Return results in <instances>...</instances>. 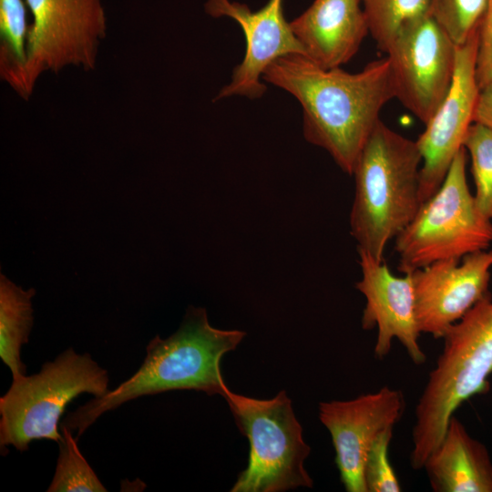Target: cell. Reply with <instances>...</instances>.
<instances>
[{
	"label": "cell",
	"instance_id": "1",
	"mask_svg": "<svg viewBox=\"0 0 492 492\" xmlns=\"http://www.w3.org/2000/svg\"><path fill=\"white\" fill-rule=\"evenodd\" d=\"M262 79L298 100L305 139L326 150L349 175L381 120L382 108L395 98L387 56L349 73L323 68L303 54H290L269 66Z\"/></svg>",
	"mask_w": 492,
	"mask_h": 492
},
{
	"label": "cell",
	"instance_id": "2",
	"mask_svg": "<svg viewBox=\"0 0 492 492\" xmlns=\"http://www.w3.org/2000/svg\"><path fill=\"white\" fill-rule=\"evenodd\" d=\"M245 335L241 330L211 326L204 308L189 306L176 333L166 339L156 335L149 343L147 355L131 377L69 413L60 426L75 431L79 438L102 414L140 396L171 390L222 395L227 385L220 360L235 350Z\"/></svg>",
	"mask_w": 492,
	"mask_h": 492
},
{
	"label": "cell",
	"instance_id": "3",
	"mask_svg": "<svg viewBox=\"0 0 492 492\" xmlns=\"http://www.w3.org/2000/svg\"><path fill=\"white\" fill-rule=\"evenodd\" d=\"M421 167L416 141L380 120L352 173L354 197L350 227L357 249L384 261L388 242L407 226L422 204Z\"/></svg>",
	"mask_w": 492,
	"mask_h": 492
},
{
	"label": "cell",
	"instance_id": "4",
	"mask_svg": "<svg viewBox=\"0 0 492 492\" xmlns=\"http://www.w3.org/2000/svg\"><path fill=\"white\" fill-rule=\"evenodd\" d=\"M444 347L415 406L410 463L421 469L443 440L456 409L488 391L492 374V298L479 301L445 333Z\"/></svg>",
	"mask_w": 492,
	"mask_h": 492
},
{
	"label": "cell",
	"instance_id": "5",
	"mask_svg": "<svg viewBox=\"0 0 492 492\" xmlns=\"http://www.w3.org/2000/svg\"><path fill=\"white\" fill-rule=\"evenodd\" d=\"M108 391L107 370L89 354L67 349L38 373L13 380L1 396V451L7 446L26 451L33 440L59 444L58 426L67 405L84 393L99 397Z\"/></svg>",
	"mask_w": 492,
	"mask_h": 492
},
{
	"label": "cell",
	"instance_id": "6",
	"mask_svg": "<svg viewBox=\"0 0 492 492\" xmlns=\"http://www.w3.org/2000/svg\"><path fill=\"white\" fill-rule=\"evenodd\" d=\"M466 150L455 156L439 189L395 237L397 269L412 273L436 261L487 250L492 221L479 210L466 179Z\"/></svg>",
	"mask_w": 492,
	"mask_h": 492
},
{
	"label": "cell",
	"instance_id": "7",
	"mask_svg": "<svg viewBox=\"0 0 492 492\" xmlns=\"http://www.w3.org/2000/svg\"><path fill=\"white\" fill-rule=\"evenodd\" d=\"M235 423L250 443L247 467L231 488V492H282L313 487L304 468L311 447L285 391L271 399H256L225 387L221 395Z\"/></svg>",
	"mask_w": 492,
	"mask_h": 492
},
{
	"label": "cell",
	"instance_id": "8",
	"mask_svg": "<svg viewBox=\"0 0 492 492\" xmlns=\"http://www.w3.org/2000/svg\"><path fill=\"white\" fill-rule=\"evenodd\" d=\"M33 22L26 42V78L32 95L45 72L96 68L108 32L102 0H26Z\"/></svg>",
	"mask_w": 492,
	"mask_h": 492
},
{
	"label": "cell",
	"instance_id": "9",
	"mask_svg": "<svg viewBox=\"0 0 492 492\" xmlns=\"http://www.w3.org/2000/svg\"><path fill=\"white\" fill-rule=\"evenodd\" d=\"M385 54L395 98L425 125L452 85L456 45L428 15L405 26Z\"/></svg>",
	"mask_w": 492,
	"mask_h": 492
},
{
	"label": "cell",
	"instance_id": "10",
	"mask_svg": "<svg viewBox=\"0 0 492 492\" xmlns=\"http://www.w3.org/2000/svg\"><path fill=\"white\" fill-rule=\"evenodd\" d=\"M477 46L478 32L456 46L452 85L415 140L422 156V203L441 186L455 156L464 147L466 132L473 123L480 91L476 74Z\"/></svg>",
	"mask_w": 492,
	"mask_h": 492
},
{
	"label": "cell",
	"instance_id": "11",
	"mask_svg": "<svg viewBox=\"0 0 492 492\" xmlns=\"http://www.w3.org/2000/svg\"><path fill=\"white\" fill-rule=\"evenodd\" d=\"M405 403L400 390L383 386L348 401L319 404V419L332 436L340 479L348 492H367L366 456L374 439L394 429Z\"/></svg>",
	"mask_w": 492,
	"mask_h": 492
},
{
	"label": "cell",
	"instance_id": "12",
	"mask_svg": "<svg viewBox=\"0 0 492 492\" xmlns=\"http://www.w3.org/2000/svg\"><path fill=\"white\" fill-rule=\"evenodd\" d=\"M492 250L444 260L412 272L419 332L443 338L479 301L490 294Z\"/></svg>",
	"mask_w": 492,
	"mask_h": 492
},
{
	"label": "cell",
	"instance_id": "13",
	"mask_svg": "<svg viewBox=\"0 0 492 492\" xmlns=\"http://www.w3.org/2000/svg\"><path fill=\"white\" fill-rule=\"evenodd\" d=\"M206 13L215 18L229 17L241 26L246 41L241 62L234 68L231 82L216 96L221 99L242 96L261 97L267 87L262 77L275 60L290 54H303L283 12V0H268L260 9L232 0H206Z\"/></svg>",
	"mask_w": 492,
	"mask_h": 492
},
{
	"label": "cell",
	"instance_id": "14",
	"mask_svg": "<svg viewBox=\"0 0 492 492\" xmlns=\"http://www.w3.org/2000/svg\"><path fill=\"white\" fill-rule=\"evenodd\" d=\"M362 278L355 288L364 295L366 304L362 316L364 330L377 327L374 354L384 358L397 339L415 364H423L426 356L418 343L415 313V291L412 273L394 275L387 264L367 251L357 249Z\"/></svg>",
	"mask_w": 492,
	"mask_h": 492
},
{
	"label": "cell",
	"instance_id": "15",
	"mask_svg": "<svg viewBox=\"0 0 492 492\" xmlns=\"http://www.w3.org/2000/svg\"><path fill=\"white\" fill-rule=\"evenodd\" d=\"M290 25L304 56L326 69L348 63L369 35L361 0H314Z\"/></svg>",
	"mask_w": 492,
	"mask_h": 492
},
{
	"label": "cell",
	"instance_id": "16",
	"mask_svg": "<svg viewBox=\"0 0 492 492\" xmlns=\"http://www.w3.org/2000/svg\"><path fill=\"white\" fill-rule=\"evenodd\" d=\"M423 468L435 492H492L489 453L455 415Z\"/></svg>",
	"mask_w": 492,
	"mask_h": 492
},
{
	"label": "cell",
	"instance_id": "17",
	"mask_svg": "<svg viewBox=\"0 0 492 492\" xmlns=\"http://www.w3.org/2000/svg\"><path fill=\"white\" fill-rule=\"evenodd\" d=\"M35 290H23L0 276V357L12 373L13 380L26 375L21 346L28 342L33 325L31 300Z\"/></svg>",
	"mask_w": 492,
	"mask_h": 492
},
{
	"label": "cell",
	"instance_id": "18",
	"mask_svg": "<svg viewBox=\"0 0 492 492\" xmlns=\"http://www.w3.org/2000/svg\"><path fill=\"white\" fill-rule=\"evenodd\" d=\"M26 0H0V77L19 97L28 99L26 78L27 24Z\"/></svg>",
	"mask_w": 492,
	"mask_h": 492
},
{
	"label": "cell",
	"instance_id": "19",
	"mask_svg": "<svg viewBox=\"0 0 492 492\" xmlns=\"http://www.w3.org/2000/svg\"><path fill=\"white\" fill-rule=\"evenodd\" d=\"M361 3L369 35L384 53L405 26L430 15V0H361Z\"/></svg>",
	"mask_w": 492,
	"mask_h": 492
},
{
	"label": "cell",
	"instance_id": "20",
	"mask_svg": "<svg viewBox=\"0 0 492 492\" xmlns=\"http://www.w3.org/2000/svg\"><path fill=\"white\" fill-rule=\"evenodd\" d=\"M62 441L54 477L46 489L48 492H105L101 483L87 464L77 444L72 431L61 426Z\"/></svg>",
	"mask_w": 492,
	"mask_h": 492
},
{
	"label": "cell",
	"instance_id": "21",
	"mask_svg": "<svg viewBox=\"0 0 492 492\" xmlns=\"http://www.w3.org/2000/svg\"><path fill=\"white\" fill-rule=\"evenodd\" d=\"M464 148L471 159L477 204L482 213L492 220V129L472 123L466 132Z\"/></svg>",
	"mask_w": 492,
	"mask_h": 492
},
{
	"label": "cell",
	"instance_id": "22",
	"mask_svg": "<svg viewBox=\"0 0 492 492\" xmlns=\"http://www.w3.org/2000/svg\"><path fill=\"white\" fill-rule=\"evenodd\" d=\"M487 0H430V15L456 45L479 31Z\"/></svg>",
	"mask_w": 492,
	"mask_h": 492
},
{
	"label": "cell",
	"instance_id": "23",
	"mask_svg": "<svg viewBox=\"0 0 492 492\" xmlns=\"http://www.w3.org/2000/svg\"><path fill=\"white\" fill-rule=\"evenodd\" d=\"M393 430L387 429L382 432L369 449L364 471L367 492H399L402 490L388 456Z\"/></svg>",
	"mask_w": 492,
	"mask_h": 492
},
{
	"label": "cell",
	"instance_id": "24",
	"mask_svg": "<svg viewBox=\"0 0 492 492\" xmlns=\"http://www.w3.org/2000/svg\"><path fill=\"white\" fill-rule=\"evenodd\" d=\"M476 74L479 88L492 80V0H487L478 31Z\"/></svg>",
	"mask_w": 492,
	"mask_h": 492
},
{
	"label": "cell",
	"instance_id": "25",
	"mask_svg": "<svg viewBox=\"0 0 492 492\" xmlns=\"http://www.w3.org/2000/svg\"><path fill=\"white\" fill-rule=\"evenodd\" d=\"M474 122L492 129V80L480 88L473 117Z\"/></svg>",
	"mask_w": 492,
	"mask_h": 492
}]
</instances>
